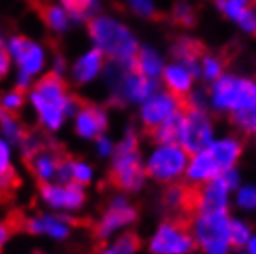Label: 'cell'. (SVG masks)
Listing matches in <instances>:
<instances>
[{"instance_id":"1","label":"cell","mask_w":256,"mask_h":254,"mask_svg":"<svg viewBox=\"0 0 256 254\" xmlns=\"http://www.w3.org/2000/svg\"><path fill=\"white\" fill-rule=\"evenodd\" d=\"M88 30H90L91 39L96 43V48L108 54L114 62L130 67L140 46L126 26H122L121 22L110 17H93L88 22Z\"/></svg>"},{"instance_id":"2","label":"cell","mask_w":256,"mask_h":254,"mask_svg":"<svg viewBox=\"0 0 256 254\" xmlns=\"http://www.w3.org/2000/svg\"><path fill=\"white\" fill-rule=\"evenodd\" d=\"M212 102L218 110L245 112L256 108V82L236 76H219L214 84Z\"/></svg>"},{"instance_id":"3","label":"cell","mask_w":256,"mask_h":254,"mask_svg":"<svg viewBox=\"0 0 256 254\" xmlns=\"http://www.w3.org/2000/svg\"><path fill=\"white\" fill-rule=\"evenodd\" d=\"M193 217L174 216L162 224L156 236L150 242L152 254H186L195 247V240L192 238Z\"/></svg>"},{"instance_id":"4","label":"cell","mask_w":256,"mask_h":254,"mask_svg":"<svg viewBox=\"0 0 256 254\" xmlns=\"http://www.w3.org/2000/svg\"><path fill=\"white\" fill-rule=\"evenodd\" d=\"M197 243L206 254H226L230 248V219L226 212L195 217Z\"/></svg>"},{"instance_id":"5","label":"cell","mask_w":256,"mask_h":254,"mask_svg":"<svg viewBox=\"0 0 256 254\" xmlns=\"http://www.w3.org/2000/svg\"><path fill=\"white\" fill-rule=\"evenodd\" d=\"M190 154L176 143L158 146L147 164V174L158 182H173L184 172Z\"/></svg>"},{"instance_id":"6","label":"cell","mask_w":256,"mask_h":254,"mask_svg":"<svg viewBox=\"0 0 256 254\" xmlns=\"http://www.w3.org/2000/svg\"><path fill=\"white\" fill-rule=\"evenodd\" d=\"M184 110H186V119H184L178 145H182V148L190 156H193L212 143V124L204 112L200 108H195L192 102Z\"/></svg>"},{"instance_id":"7","label":"cell","mask_w":256,"mask_h":254,"mask_svg":"<svg viewBox=\"0 0 256 254\" xmlns=\"http://www.w3.org/2000/svg\"><path fill=\"white\" fill-rule=\"evenodd\" d=\"M145 178V171L141 167L140 152L128 150V152H116V160L110 171V184L119 190L134 191L140 190Z\"/></svg>"},{"instance_id":"8","label":"cell","mask_w":256,"mask_h":254,"mask_svg":"<svg viewBox=\"0 0 256 254\" xmlns=\"http://www.w3.org/2000/svg\"><path fill=\"white\" fill-rule=\"evenodd\" d=\"M186 100H178L171 93H158V95L148 96L143 104V108H141V121H143L145 132H152L154 128L162 124L169 115L174 114L178 108H182Z\"/></svg>"},{"instance_id":"9","label":"cell","mask_w":256,"mask_h":254,"mask_svg":"<svg viewBox=\"0 0 256 254\" xmlns=\"http://www.w3.org/2000/svg\"><path fill=\"white\" fill-rule=\"evenodd\" d=\"M41 195L46 202L54 208H65V210H74L80 208L86 200L84 190L80 184H67V186H52L48 182H39Z\"/></svg>"},{"instance_id":"10","label":"cell","mask_w":256,"mask_h":254,"mask_svg":"<svg viewBox=\"0 0 256 254\" xmlns=\"http://www.w3.org/2000/svg\"><path fill=\"white\" fill-rule=\"evenodd\" d=\"M10 54H12L20 67V72L32 76L43 67V50L41 46L32 43L22 36H15L10 41Z\"/></svg>"},{"instance_id":"11","label":"cell","mask_w":256,"mask_h":254,"mask_svg":"<svg viewBox=\"0 0 256 254\" xmlns=\"http://www.w3.org/2000/svg\"><path fill=\"white\" fill-rule=\"evenodd\" d=\"M136 217H138V212L132 206H128L124 198H114L108 212L104 214L100 222L95 226V236L98 240H106L117 228H121L124 224H130Z\"/></svg>"},{"instance_id":"12","label":"cell","mask_w":256,"mask_h":254,"mask_svg":"<svg viewBox=\"0 0 256 254\" xmlns=\"http://www.w3.org/2000/svg\"><path fill=\"white\" fill-rule=\"evenodd\" d=\"M104 130H106V114L102 110L90 102L78 100L76 132L86 140H93V138H98Z\"/></svg>"},{"instance_id":"13","label":"cell","mask_w":256,"mask_h":254,"mask_svg":"<svg viewBox=\"0 0 256 254\" xmlns=\"http://www.w3.org/2000/svg\"><path fill=\"white\" fill-rule=\"evenodd\" d=\"M223 172L224 171L219 166L218 158L210 150V146H206L200 152L193 154L192 162L188 166L186 176L190 182H206V180H212Z\"/></svg>"},{"instance_id":"14","label":"cell","mask_w":256,"mask_h":254,"mask_svg":"<svg viewBox=\"0 0 256 254\" xmlns=\"http://www.w3.org/2000/svg\"><path fill=\"white\" fill-rule=\"evenodd\" d=\"M206 54V46L197 39L190 38H180L176 39V43L173 44V56L180 62V65H184L193 76H197L200 72L198 67V60H202Z\"/></svg>"},{"instance_id":"15","label":"cell","mask_w":256,"mask_h":254,"mask_svg":"<svg viewBox=\"0 0 256 254\" xmlns=\"http://www.w3.org/2000/svg\"><path fill=\"white\" fill-rule=\"evenodd\" d=\"M69 217H26L24 230L30 234H48L52 238H65L69 234Z\"/></svg>"},{"instance_id":"16","label":"cell","mask_w":256,"mask_h":254,"mask_svg":"<svg viewBox=\"0 0 256 254\" xmlns=\"http://www.w3.org/2000/svg\"><path fill=\"white\" fill-rule=\"evenodd\" d=\"M184 119H186V110L178 108L174 114H171L166 121L158 124L152 132L148 134L156 143L167 145V143H180L182 128H184Z\"/></svg>"},{"instance_id":"17","label":"cell","mask_w":256,"mask_h":254,"mask_svg":"<svg viewBox=\"0 0 256 254\" xmlns=\"http://www.w3.org/2000/svg\"><path fill=\"white\" fill-rule=\"evenodd\" d=\"M164 82L171 95H174L178 100H186L190 96L193 74L184 65H169L164 69Z\"/></svg>"},{"instance_id":"18","label":"cell","mask_w":256,"mask_h":254,"mask_svg":"<svg viewBox=\"0 0 256 254\" xmlns=\"http://www.w3.org/2000/svg\"><path fill=\"white\" fill-rule=\"evenodd\" d=\"M19 184L20 180L17 178L12 164H10V148L0 140V202L12 197Z\"/></svg>"},{"instance_id":"19","label":"cell","mask_w":256,"mask_h":254,"mask_svg":"<svg viewBox=\"0 0 256 254\" xmlns=\"http://www.w3.org/2000/svg\"><path fill=\"white\" fill-rule=\"evenodd\" d=\"M32 102L34 106H36V110H38L41 122L48 130H58L65 117V112L62 110V106H58L56 102L48 100V98H45V96L36 93V91L32 93Z\"/></svg>"},{"instance_id":"20","label":"cell","mask_w":256,"mask_h":254,"mask_svg":"<svg viewBox=\"0 0 256 254\" xmlns=\"http://www.w3.org/2000/svg\"><path fill=\"white\" fill-rule=\"evenodd\" d=\"M30 2H32V6L38 10L39 17L43 19V22H45L48 28L56 30V32L67 30V26H69V15H67L62 8L54 6L48 0H30Z\"/></svg>"},{"instance_id":"21","label":"cell","mask_w":256,"mask_h":254,"mask_svg":"<svg viewBox=\"0 0 256 254\" xmlns=\"http://www.w3.org/2000/svg\"><path fill=\"white\" fill-rule=\"evenodd\" d=\"M102 65H104V52L100 50V48L90 50L86 56L78 60V64L74 65V69H72L76 82L86 84V82H90V80H93V78L100 72Z\"/></svg>"},{"instance_id":"22","label":"cell","mask_w":256,"mask_h":254,"mask_svg":"<svg viewBox=\"0 0 256 254\" xmlns=\"http://www.w3.org/2000/svg\"><path fill=\"white\" fill-rule=\"evenodd\" d=\"M128 69L134 74L156 78L164 70V64H162V58L154 50H150V48H140L134 58V62L130 64Z\"/></svg>"},{"instance_id":"23","label":"cell","mask_w":256,"mask_h":254,"mask_svg":"<svg viewBox=\"0 0 256 254\" xmlns=\"http://www.w3.org/2000/svg\"><path fill=\"white\" fill-rule=\"evenodd\" d=\"M208 146H210V150L214 152V156L218 158L219 166H221L223 171L232 169L234 164H236V160L242 154V145L236 140H221L218 143H210Z\"/></svg>"},{"instance_id":"24","label":"cell","mask_w":256,"mask_h":254,"mask_svg":"<svg viewBox=\"0 0 256 254\" xmlns=\"http://www.w3.org/2000/svg\"><path fill=\"white\" fill-rule=\"evenodd\" d=\"M0 126H2L8 140L13 141V143H20L22 145L30 138V134L26 132V128L20 124L19 117L15 115V112H10L4 106H0Z\"/></svg>"},{"instance_id":"25","label":"cell","mask_w":256,"mask_h":254,"mask_svg":"<svg viewBox=\"0 0 256 254\" xmlns=\"http://www.w3.org/2000/svg\"><path fill=\"white\" fill-rule=\"evenodd\" d=\"M140 248V238L134 232H128L122 238L117 240V243L114 247L104 248L98 254H136V250Z\"/></svg>"},{"instance_id":"26","label":"cell","mask_w":256,"mask_h":254,"mask_svg":"<svg viewBox=\"0 0 256 254\" xmlns=\"http://www.w3.org/2000/svg\"><path fill=\"white\" fill-rule=\"evenodd\" d=\"M226 67V60L219 56H212L206 52L202 56V74H204L206 80H218L221 74H223V69Z\"/></svg>"},{"instance_id":"27","label":"cell","mask_w":256,"mask_h":254,"mask_svg":"<svg viewBox=\"0 0 256 254\" xmlns=\"http://www.w3.org/2000/svg\"><path fill=\"white\" fill-rule=\"evenodd\" d=\"M64 8L67 10L72 19H84V15L91 13L96 8L95 0H62Z\"/></svg>"},{"instance_id":"28","label":"cell","mask_w":256,"mask_h":254,"mask_svg":"<svg viewBox=\"0 0 256 254\" xmlns=\"http://www.w3.org/2000/svg\"><path fill=\"white\" fill-rule=\"evenodd\" d=\"M250 240V228L242 221H230V245L242 248Z\"/></svg>"},{"instance_id":"29","label":"cell","mask_w":256,"mask_h":254,"mask_svg":"<svg viewBox=\"0 0 256 254\" xmlns=\"http://www.w3.org/2000/svg\"><path fill=\"white\" fill-rule=\"evenodd\" d=\"M173 20L182 28H192L195 24V10L186 2H180L173 10Z\"/></svg>"},{"instance_id":"30","label":"cell","mask_w":256,"mask_h":254,"mask_svg":"<svg viewBox=\"0 0 256 254\" xmlns=\"http://www.w3.org/2000/svg\"><path fill=\"white\" fill-rule=\"evenodd\" d=\"M128 4L132 6V10H134L136 13H140L143 17L154 19V17L158 15V12H156V8H154V4H152V0H128Z\"/></svg>"},{"instance_id":"31","label":"cell","mask_w":256,"mask_h":254,"mask_svg":"<svg viewBox=\"0 0 256 254\" xmlns=\"http://www.w3.org/2000/svg\"><path fill=\"white\" fill-rule=\"evenodd\" d=\"M91 169L86 164H82V162H72V180L76 182V184L84 186L88 184L91 180Z\"/></svg>"},{"instance_id":"32","label":"cell","mask_w":256,"mask_h":254,"mask_svg":"<svg viewBox=\"0 0 256 254\" xmlns=\"http://www.w3.org/2000/svg\"><path fill=\"white\" fill-rule=\"evenodd\" d=\"M238 204L245 208V210H252L256 208V188H244L238 193Z\"/></svg>"},{"instance_id":"33","label":"cell","mask_w":256,"mask_h":254,"mask_svg":"<svg viewBox=\"0 0 256 254\" xmlns=\"http://www.w3.org/2000/svg\"><path fill=\"white\" fill-rule=\"evenodd\" d=\"M24 91H20V89H17V91H13V93H10V95H6L4 98H2V106L6 110H10V112H17V110L22 106V102H24V95H22Z\"/></svg>"},{"instance_id":"34","label":"cell","mask_w":256,"mask_h":254,"mask_svg":"<svg viewBox=\"0 0 256 254\" xmlns=\"http://www.w3.org/2000/svg\"><path fill=\"white\" fill-rule=\"evenodd\" d=\"M10 70V50L4 48V44L0 43V80L6 76Z\"/></svg>"},{"instance_id":"35","label":"cell","mask_w":256,"mask_h":254,"mask_svg":"<svg viewBox=\"0 0 256 254\" xmlns=\"http://www.w3.org/2000/svg\"><path fill=\"white\" fill-rule=\"evenodd\" d=\"M98 152L102 154V156H108L112 152V145H110V141L106 138H100L98 136Z\"/></svg>"},{"instance_id":"36","label":"cell","mask_w":256,"mask_h":254,"mask_svg":"<svg viewBox=\"0 0 256 254\" xmlns=\"http://www.w3.org/2000/svg\"><path fill=\"white\" fill-rule=\"evenodd\" d=\"M12 234L10 230H8V226H6V222H0V248H2V245L6 243V240H8V236Z\"/></svg>"},{"instance_id":"37","label":"cell","mask_w":256,"mask_h":254,"mask_svg":"<svg viewBox=\"0 0 256 254\" xmlns=\"http://www.w3.org/2000/svg\"><path fill=\"white\" fill-rule=\"evenodd\" d=\"M249 254H256V238L249 240Z\"/></svg>"},{"instance_id":"38","label":"cell","mask_w":256,"mask_h":254,"mask_svg":"<svg viewBox=\"0 0 256 254\" xmlns=\"http://www.w3.org/2000/svg\"><path fill=\"white\" fill-rule=\"evenodd\" d=\"M34 254H43V252H34Z\"/></svg>"},{"instance_id":"39","label":"cell","mask_w":256,"mask_h":254,"mask_svg":"<svg viewBox=\"0 0 256 254\" xmlns=\"http://www.w3.org/2000/svg\"><path fill=\"white\" fill-rule=\"evenodd\" d=\"M252 2H254V6H256V0H252Z\"/></svg>"}]
</instances>
